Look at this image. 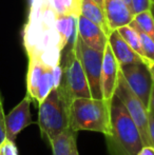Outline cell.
I'll list each match as a JSON object with an SVG mask.
<instances>
[{
	"mask_svg": "<svg viewBox=\"0 0 154 155\" xmlns=\"http://www.w3.org/2000/svg\"><path fill=\"white\" fill-rule=\"evenodd\" d=\"M57 14L49 0H33L29 22L25 28V47L28 56H37L49 68L61 61V50L56 30Z\"/></svg>",
	"mask_w": 154,
	"mask_h": 155,
	"instance_id": "6da1fadb",
	"label": "cell"
},
{
	"mask_svg": "<svg viewBox=\"0 0 154 155\" xmlns=\"http://www.w3.org/2000/svg\"><path fill=\"white\" fill-rule=\"evenodd\" d=\"M106 139L110 155H137L145 146L137 126L115 95L111 100V133Z\"/></svg>",
	"mask_w": 154,
	"mask_h": 155,
	"instance_id": "7a4b0ae2",
	"label": "cell"
},
{
	"mask_svg": "<svg viewBox=\"0 0 154 155\" xmlns=\"http://www.w3.org/2000/svg\"><path fill=\"white\" fill-rule=\"evenodd\" d=\"M69 126L74 132L92 131L109 136L111 101L93 97L74 98L69 106Z\"/></svg>",
	"mask_w": 154,
	"mask_h": 155,
	"instance_id": "3957f363",
	"label": "cell"
},
{
	"mask_svg": "<svg viewBox=\"0 0 154 155\" xmlns=\"http://www.w3.org/2000/svg\"><path fill=\"white\" fill-rule=\"evenodd\" d=\"M69 106L70 104L56 88L39 104L38 126L41 136L49 143L70 128Z\"/></svg>",
	"mask_w": 154,
	"mask_h": 155,
	"instance_id": "277c9868",
	"label": "cell"
},
{
	"mask_svg": "<svg viewBox=\"0 0 154 155\" xmlns=\"http://www.w3.org/2000/svg\"><path fill=\"white\" fill-rule=\"evenodd\" d=\"M69 49L64 53L61 59L62 78L57 90L62 97L71 104L74 98L77 97H92L89 87L88 78L80 62L76 52V40L70 43ZM67 45V47H68Z\"/></svg>",
	"mask_w": 154,
	"mask_h": 155,
	"instance_id": "5b68a950",
	"label": "cell"
},
{
	"mask_svg": "<svg viewBox=\"0 0 154 155\" xmlns=\"http://www.w3.org/2000/svg\"><path fill=\"white\" fill-rule=\"evenodd\" d=\"M115 96L119 98L133 121L137 126L145 146H151L149 139V111L136 94L130 89L119 70Z\"/></svg>",
	"mask_w": 154,
	"mask_h": 155,
	"instance_id": "8992f818",
	"label": "cell"
},
{
	"mask_svg": "<svg viewBox=\"0 0 154 155\" xmlns=\"http://www.w3.org/2000/svg\"><path fill=\"white\" fill-rule=\"evenodd\" d=\"M76 52L88 78L91 95L93 98L100 99L103 98L100 89V74L105 51L99 52L86 45L77 35Z\"/></svg>",
	"mask_w": 154,
	"mask_h": 155,
	"instance_id": "52a82bcc",
	"label": "cell"
},
{
	"mask_svg": "<svg viewBox=\"0 0 154 155\" xmlns=\"http://www.w3.org/2000/svg\"><path fill=\"white\" fill-rule=\"evenodd\" d=\"M119 70L130 89L148 109L151 90L154 82L147 64L144 61H139L119 67Z\"/></svg>",
	"mask_w": 154,
	"mask_h": 155,
	"instance_id": "ba28073f",
	"label": "cell"
},
{
	"mask_svg": "<svg viewBox=\"0 0 154 155\" xmlns=\"http://www.w3.org/2000/svg\"><path fill=\"white\" fill-rule=\"evenodd\" d=\"M31 102L32 98L27 94L25 97L8 114L5 115L6 139L11 141H15L17 135L23 129L33 124L31 110H30Z\"/></svg>",
	"mask_w": 154,
	"mask_h": 155,
	"instance_id": "9c48e42d",
	"label": "cell"
},
{
	"mask_svg": "<svg viewBox=\"0 0 154 155\" xmlns=\"http://www.w3.org/2000/svg\"><path fill=\"white\" fill-rule=\"evenodd\" d=\"M119 76V64L116 61L114 54L109 43L103 52V67L100 74V89L103 99L106 101H111L115 95L117 82Z\"/></svg>",
	"mask_w": 154,
	"mask_h": 155,
	"instance_id": "30bf717a",
	"label": "cell"
},
{
	"mask_svg": "<svg viewBox=\"0 0 154 155\" xmlns=\"http://www.w3.org/2000/svg\"><path fill=\"white\" fill-rule=\"evenodd\" d=\"M77 35L88 47L99 52H103L108 45V36L97 25L82 15L78 16Z\"/></svg>",
	"mask_w": 154,
	"mask_h": 155,
	"instance_id": "8fae6325",
	"label": "cell"
},
{
	"mask_svg": "<svg viewBox=\"0 0 154 155\" xmlns=\"http://www.w3.org/2000/svg\"><path fill=\"white\" fill-rule=\"evenodd\" d=\"M103 11L111 32L130 25L134 18L131 8L123 0H105Z\"/></svg>",
	"mask_w": 154,
	"mask_h": 155,
	"instance_id": "7c38bea8",
	"label": "cell"
},
{
	"mask_svg": "<svg viewBox=\"0 0 154 155\" xmlns=\"http://www.w3.org/2000/svg\"><path fill=\"white\" fill-rule=\"evenodd\" d=\"M108 43L111 47L114 57L118 62L119 67L144 61V59L126 42L117 30H114L110 33V35L108 36Z\"/></svg>",
	"mask_w": 154,
	"mask_h": 155,
	"instance_id": "4fadbf2b",
	"label": "cell"
},
{
	"mask_svg": "<svg viewBox=\"0 0 154 155\" xmlns=\"http://www.w3.org/2000/svg\"><path fill=\"white\" fill-rule=\"evenodd\" d=\"M78 17L73 15H57L56 30L59 38V49L64 51L70 43L75 42L77 38Z\"/></svg>",
	"mask_w": 154,
	"mask_h": 155,
	"instance_id": "5bb4252c",
	"label": "cell"
},
{
	"mask_svg": "<svg viewBox=\"0 0 154 155\" xmlns=\"http://www.w3.org/2000/svg\"><path fill=\"white\" fill-rule=\"evenodd\" d=\"M80 15L88 18L95 25H97L107 36H109L110 31L109 25L106 18L105 11L100 5L94 2L93 0H81V10H80Z\"/></svg>",
	"mask_w": 154,
	"mask_h": 155,
	"instance_id": "9a60e30c",
	"label": "cell"
},
{
	"mask_svg": "<svg viewBox=\"0 0 154 155\" xmlns=\"http://www.w3.org/2000/svg\"><path fill=\"white\" fill-rule=\"evenodd\" d=\"M45 65L40 61L37 56H29V70L27 75V91L28 95L35 100L38 86L44 73Z\"/></svg>",
	"mask_w": 154,
	"mask_h": 155,
	"instance_id": "2e32d148",
	"label": "cell"
},
{
	"mask_svg": "<svg viewBox=\"0 0 154 155\" xmlns=\"http://www.w3.org/2000/svg\"><path fill=\"white\" fill-rule=\"evenodd\" d=\"M76 133L69 128L59 136L50 141L53 155H69L72 146L76 143Z\"/></svg>",
	"mask_w": 154,
	"mask_h": 155,
	"instance_id": "e0dca14e",
	"label": "cell"
},
{
	"mask_svg": "<svg viewBox=\"0 0 154 155\" xmlns=\"http://www.w3.org/2000/svg\"><path fill=\"white\" fill-rule=\"evenodd\" d=\"M49 3L57 15H80L81 0H49Z\"/></svg>",
	"mask_w": 154,
	"mask_h": 155,
	"instance_id": "ac0fdd59",
	"label": "cell"
},
{
	"mask_svg": "<svg viewBox=\"0 0 154 155\" xmlns=\"http://www.w3.org/2000/svg\"><path fill=\"white\" fill-rule=\"evenodd\" d=\"M117 31L121 35V37L125 39L126 42H127L128 45L144 59V61L146 62L144 53H143L142 43H140V37H139V34H138L137 30L132 27L131 25H123V27L119 28Z\"/></svg>",
	"mask_w": 154,
	"mask_h": 155,
	"instance_id": "d6986e66",
	"label": "cell"
},
{
	"mask_svg": "<svg viewBox=\"0 0 154 155\" xmlns=\"http://www.w3.org/2000/svg\"><path fill=\"white\" fill-rule=\"evenodd\" d=\"M130 25L137 27L154 40V16L151 10L144 11V12L134 15L133 20Z\"/></svg>",
	"mask_w": 154,
	"mask_h": 155,
	"instance_id": "ffe728a7",
	"label": "cell"
},
{
	"mask_svg": "<svg viewBox=\"0 0 154 155\" xmlns=\"http://www.w3.org/2000/svg\"><path fill=\"white\" fill-rule=\"evenodd\" d=\"M54 87V80H53V74H52V68L47 67L44 70V73L42 75V78L40 80V84L38 86V90L35 96V100L40 104L45 97L50 94Z\"/></svg>",
	"mask_w": 154,
	"mask_h": 155,
	"instance_id": "44dd1931",
	"label": "cell"
},
{
	"mask_svg": "<svg viewBox=\"0 0 154 155\" xmlns=\"http://www.w3.org/2000/svg\"><path fill=\"white\" fill-rule=\"evenodd\" d=\"M131 25L133 28H135L138 31V34H139L143 53H144L145 60H146L145 63H147L148 61H154V40L149 35H147L146 33H144L140 29H138L137 27H135L133 25Z\"/></svg>",
	"mask_w": 154,
	"mask_h": 155,
	"instance_id": "7402d4cb",
	"label": "cell"
},
{
	"mask_svg": "<svg viewBox=\"0 0 154 155\" xmlns=\"http://www.w3.org/2000/svg\"><path fill=\"white\" fill-rule=\"evenodd\" d=\"M151 5V0H131V10L134 15L150 10Z\"/></svg>",
	"mask_w": 154,
	"mask_h": 155,
	"instance_id": "603a6c76",
	"label": "cell"
},
{
	"mask_svg": "<svg viewBox=\"0 0 154 155\" xmlns=\"http://www.w3.org/2000/svg\"><path fill=\"white\" fill-rule=\"evenodd\" d=\"M6 139V131H5V114L3 111V100L0 92V145Z\"/></svg>",
	"mask_w": 154,
	"mask_h": 155,
	"instance_id": "cb8c5ba5",
	"label": "cell"
},
{
	"mask_svg": "<svg viewBox=\"0 0 154 155\" xmlns=\"http://www.w3.org/2000/svg\"><path fill=\"white\" fill-rule=\"evenodd\" d=\"M52 74H53V80H54V87L57 88L61 82L62 78V65L61 61L59 64L55 65L54 68H52Z\"/></svg>",
	"mask_w": 154,
	"mask_h": 155,
	"instance_id": "d4e9b609",
	"label": "cell"
},
{
	"mask_svg": "<svg viewBox=\"0 0 154 155\" xmlns=\"http://www.w3.org/2000/svg\"><path fill=\"white\" fill-rule=\"evenodd\" d=\"M149 139L154 147V113L149 112Z\"/></svg>",
	"mask_w": 154,
	"mask_h": 155,
	"instance_id": "484cf974",
	"label": "cell"
},
{
	"mask_svg": "<svg viewBox=\"0 0 154 155\" xmlns=\"http://www.w3.org/2000/svg\"><path fill=\"white\" fill-rule=\"evenodd\" d=\"M137 155H154V147L153 146H144Z\"/></svg>",
	"mask_w": 154,
	"mask_h": 155,
	"instance_id": "4316f807",
	"label": "cell"
},
{
	"mask_svg": "<svg viewBox=\"0 0 154 155\" xmlns=\"http://www.w3.org/2000/svg\"><path fill=\"white\" fill-rule=\"evenodd\" d=\"M149 112L154 113V84L152 87V90H151V95H150V100H149V107H148Z\"/></svg>",
	"mask_w": 154,
	"mask_h": 155,
	"instance_id": "83f0119b",
	"label": "cell"
},
{
	"mask_svg": "<svg viewBox=\"0 0 154 155\" xmlns=\"http://www.w3.org/2000/svg\"><path fill=\"white\" fill-rule=\"evenodd\" d=\"M146 64H147V67H148L149 72H150L151 77H152V80L154 82V61H148Z\"/></svg>",
	"mask_w": 154,
	"mask_h": 155,
	"instance_id": "f1b7e54d",
	"label": "cell"
},
{
	"mask_svg": "<svg viewBox=\"0 0 154 155\" xmlns=\"http://www.w3.org/2000/svg\"><path fill=\"white\" fill-rule=\"evenodd\" d=\"M69 155H79V153H78V150H77V143H74V145L72 146Z\"/></svg>",
	"mask_w": 154,
	"mask_h": 155,
	"instance_id": "f546056e",
	"label": "cell"
},
{
	"mask_svg": "<svg viewBox=\"0 0 154 155\" xmlns=\"http://www.w3.org/2000/svg\"><path fill=\"white\" fill-rule=\"evenodd\" d=\"M94 2H96L98 5H100L101 8H103V3H105V0H93Z\"/></svg>",
	"mask_w": 154,
	"mask_h": 155,
	"instance_id": "4dcf8cb0",
	"label": "cell"
},
{
	"mask_svg": "<svg viewBox=\"0 0 154 155\" xmlns=\"http://www.w3.org/2000/svg\"><path fill=\"white\" fill-rule=\"evenodd\" d=\"M123 1H125L126 3H127L128 5H129L130 8H131V0H123Z\"/></svg>",
	"mask_w": 154,
	"mask_h": 155,
	"instance_id": "1f68e13d",
	"label": "cell"
},
{
	"mask_svg": "<svg viewBox=\"0 0 154 155\" xmlns=\"http://www.w3.org/2000/svg\"><path fill=\"white\" fill-rule=\"evenodd\" d=\"M151 12H152V14H153V16H154V4H152V5H151Z\"/></svg>",
	"mask_w": 154,
	"mask_h": 155,
	"instance_id": "d6a6232c",
	"label": "cell"
},
{
	"mask_svg": "<svg viewBox=\"0 0 154 155\" xmlns=\"http://www.w3.org/2000/svg\"><path fill=\"white\" fill-rule=\"evenodd\" d=\"M0 155H3V152H2V150H1V148H0Z\"/></svg>",
	"mask_w": 154,
	"mask_h": 155,
	"instance_id": "836d02e7",
	"label": "cell"
},
{
	"mask_svg": "<svg viewBox=\"0 0 154 155\" xmlns=\"http://www.w3.org/2000/svg\"><path fill=\"white\" fill-rule=\"evenodd\" d=\"M151 2H152V4H154V0H151Z\"/></svg>",
	"mask_w": 154,
	"mask_h": 155,
	"instance_id": "e575fe53",
	"label": "cell"
}]
</instances>
